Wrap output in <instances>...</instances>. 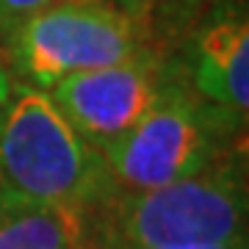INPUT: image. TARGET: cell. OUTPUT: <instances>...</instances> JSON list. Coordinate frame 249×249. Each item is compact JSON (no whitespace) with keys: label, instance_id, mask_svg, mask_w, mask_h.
Listing matches in <instances>:
<instances>
[{"label":"cell","instance_id":"obj_1","mask_svg":"<svg viewBox=\"0 0 249 249\" xmlns=\"http://www.w3.org/2000/svg\"><path fill=\"white\" fill-rule=\"evenodd\" d=\"M83 249H163L247 241L241 163L222 155L208 169L147 191L108 186L80 211Z\"/></svg>","mask_w":249,"mask_h":249},{"label":"cell","instance_id":"obj_2","mask_svg":"<svg viewBox=\"0 0 249 249\" xmlns=\"http://www.w3.org/2000/svg\"><path fill=\"white\" fill-rule=\"evenodd\" d=\"M111 180L45 89L19 80L0 106V196L83 211Z\"/></svg>","mask_w":249,"mask_h":249},{"label":"cell","instance_id":"obj_3","mask_svg":"<svg viewBox=\"0 0 249 249\" xmlns=\"http://www.w3.org/2000/svg\"><path fill=\"white\" fill-rule=\"evenodd\" d=\"M3 34L22 83L45 91L64 78L152 53L147 25L108 0H64L22 17Z\"/></svg>","mask_w":249,"mask_h":249},{"label":"cell","instance_id":"obj_4","mask_svg":"<svg viewBox=\"0 0 249 249\" xmlns=\"http://www.w3.org/2000/svg\"><path fill=\"white\" fill-rule=\"evenodd\" d=\"M238 124L178 75L158 106L100 155L114 188L147 191L208 169L224 155V139Z\"/></svg>","mask_w":249,"mask_h":249},{"label":"cell","instance_id":"obj_5","mask_svg":"<svg viewBox=\"0 0 249 249\" xmlns=\"http://www.w3.org/2000/svg\"><path fill=\"white\" fill-rule=\"evenodd\" d=\"M178 78L155 53L80 72L47 89L58 111L91 150L106 152L130 133Z\"/></svg>","mask_w":249,"mask_h":249},{"label":"cell","instance_id":"obj_6","mask_svg":"<svg viewBox=\"0 0 249 249\" xmlns=\"http://www.w3.org/2000/svg\"><path fill=\"white\" fill-rule=\"evenodd\" d=\"M188 86L216 111L244 124L249 106V25L244 11H213L188 50Z\"/></svg>","mask_w":249,"mask_h":249},{"label":"cell","instance_id":"obj_7","mask_svg":"<svg viewBox=\"0 0 249 249\" xmlns=\"http://www.w3.org/2000/svg\"><path fill=\"white\" fill-rule=\"evenodd\" d=\"M0 249H83L80 211L0 196Z\"/></svg>","mask_w":249,"mask_h":249},{"label":"cell","instance_id":"obj_8","mask_svg":"<svg viewBox=\"0 0 249 249\" xmlns=\"http://www.w3.org/2000/svg\"><path fill=\"white\" fill-rule=\"evenodd\" d=\"M55 3H64V0H0V31H6L9 25L19 22L22 17L34 14V11L55 6Z\"/></svg>","mask_w":249,"mask_h":249},{"label":"cell","instance_id":"obj_9","mask_svg":"<svg viewBox=\"0 0 249 249\" xmlns=\"http://www.w3.org/2000/svg\"><path fill=\"white\" fill-rule=\"evenodd\" d=\"M111 6H116L119 11H124L127 17L139 19V22H144L147 25V19H150V14L155 9H158L160 0H108Z\"/></svg>","mask_w":249,"mask_h":249},{"label":"cell","instance_id":"obj_10","mask_svg":"<svg viewBox=\"0 0 249 249\" xmlns=\"http://www.w3.org/2000/svg\"><path fill=\"white\" fill-rule=\"evenodd\" d=\"M163 249H247V241H227V244H188V247H163Z\"/></svg>","mask_w":249,"mask_h":249},{"label":"cell","instance_id":"obj_11","mask_svg":"<svg viewBox=\"0 0 249 249\" xmlns=\"http://www.w3.org/2000/svg\"><path fill=\"white\" fill-rule=\"evenodd\" d=\"M9 89H11V83H9V75L3 72V67H0V106L6 103V97H9Z\"/></svg>","mask_w":249,"mask_h":249},{"label":"cell","instance_id":"obj_12","mask_svg":"<svg viewBox=\"0 0 249 249\" xmlns=\"http://www.w3.org/2000/svg\"><path fill=\"white\" fill-rule=\"evenodd\" d=\"M183 3H196V0H183Z\"/></svg>","mask_w":249,"mask_h":249}]
</instances>
